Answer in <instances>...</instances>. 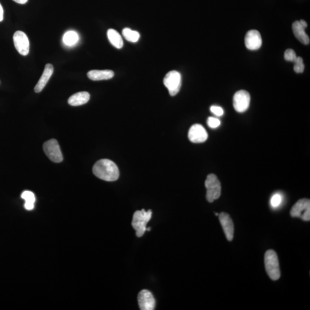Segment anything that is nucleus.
<instances>
[{
    "instance_id": "f257e3e1",
    "label": "nucleus",
    "mask_w": 310,
    "mask_h": 310,
    "mask_svg": "<svg viewBox=\"0 0 310 310\" xmlns=\"http://www.w3.org/2000/svg\"><path fill=\"white\" fill-rule=\"evenodd\" d=\"M95 175L107 182L117 180L119 176L118 168L116 164L109 159H101L97 162L93 168Z\"/></svg>"
},
{
    "instance_id": "f03ea898",
    "label": "nucleus",
    "mask_w": 310,
    "mask_h": 310,
    "mask_svg": "<svg viewBox=\"0 0 310 310\" xmlns=\"http://www.w3.org/2000/svg\"><path fill=\"white\" fill-rule=\"evenodd\" d=\"M151 210L146 212L144 209L137 211L134 213L132 219V226L136 231V235L137 237L143 236L147 231V225L152 218Z\"/></svg>"
},
{
    "instance_id": "7ed1b4c3",
    "label": "nucleus",
    "mask_w": 310,
    "mask_h": 310,
    "mask_svg": "<svg viewBox=\"0 0 310 310\" xmlns=\"http://www.w3.org/2000/svg\"><path fill=\"white\" fill-rule=\"evenodd\" d=\"M265 267L268 274L273 280H278L280 277V270L278 257L275 252L269 250L264 257Z\"/></svg>"
},
{
    "instance_id": "20e7f679",
    "label": "nucleus",
    "mask_w": 310,
    "mask_h": 310,
    "mask_svg": "<svg viewBox=\"0 0 310 310\" xmlns=\"http://www.w3.org/2000/svg\"><path fill=\"white\" fill-rule=\"evenodd\" d=\"M205 185L207 190L206 199L210 203L218 199L221 195V183L217 176L211 174L207 176Z\"/></svg>"
},
{
    "instance_id": "39448f33",
    "label": "nucleus",
    "mask_w": 310,
    "mask_h": 310,
    "mask_svg": "<svg viewBox=\"0 0 310 310\" xmlns=\"http://www.w3.org/2000/svg\"><path fill=\"white\" fill-rule=\"evenodd\" d=\"M163 83L169 90L170 95L175 96L179 92L182 86L181 74L177 71H171L164 77Z\"/></svg>"
},
{
    "instance_id": "423d86ee",
    "label": "nucleus",
    "mask_w": 310,
    "mask_h": 310,
    "mask_svg": "<svg viewBox=\"0 0 310 310\" xmlns=\"http://www.w3.org/2000/svg\"><path fill=\"white\" fill-rule=\"evenodd\" d=\"M290 214L292 217L300 218L303 221L310 220V201L309 199L303 198L292 206Z\"/></svg>"
},
{
    "instance_id": "0eeeda50",
    "label": "nucleus",
    "mask_w": 310,
    "mask_h": 310,
    "mask_svg": "<svg viewBox=\"0 0 310 310\" xmlns=\"http://www.w3.org/2000/svg\"><path fill=\"white\" fill-rule=\"evenodd\" d=\"M43 150L53 162L59 163L63 161V155L57 140L51 139L46 141L43 144Z\"/></svg>"
},
{
    "instance_id": "6e6552de",
    "label": "nucleus",
    "mask_w": 310,
    "mask_h": 310,
    "mask_svg": "<svg viewBox=\"0 0 310 310\" xmlns=\"http://www.w3.org/2000/svg\"><path fill=\"white\" fill-rule=\"evenodd\" d=\"M251 96L246 90H241L235 93L233 97L234 108L238 113H244L250 107Z\"/></svg>"
},
{
    "instance_id": "1a4fd4ad",
    "label": "nucleus",
    "mask_w": 310,
    "mask_h": 310,
    "mask_svg": "<svg viewBox=\"0 0 310 310\" xmlns=\"http://www.w3.org/2000/svg\"><path fill=\"white\" fill-rule=\"evenodd\" d=\"M14 43L16 49L21 56H26L30 52V41L24 32L18 31L14 35Z\"/></svg>"
},
{
    "instance_id": "9d476101",
    "label": "nucleus",
    "mask_w": 310,
    "mask_h": 310,
    "mask_svg": "<svg viewBox=\"0 0 310 310\" xmlns=\"http://www.w3.org/2000/svg\"><path fill=\"white\" fill-rule=\"evenodd\" d=\"M137 300L141 310H153L155 309L156 301L150 291L141 290L138 293Z\"/></svg>"
},
{
    "instance_id": "9b49d317",
    "label": "nucleus",
    "mask_w": 310,
    "mask_h": 310,
    "mask_svg": "<svg viewBox=\"0 0 310 310\" xmlns=\"http://www.w3.org/2000/svg\"><path fill=\"white\" fill-rule=\"evenodd\" d=\"M188 137L192 143H202L208 139V134L202 125L196 124L189 129Z\"/></svg>"
},
{
    "instance_id": "f8f14e48",
    "label": "nucleus",
    "mask_w": 310,
    "mask_h": 310,
    "mask_svg": "<svg viewBox=\"0 0 310 310\" xmlns=\"http://www.w3.org/2000/svg\"><path fill=\"white\" fill-rule=\"evenodd\" d=\"M262 42L260 32L257 30L249 31L245 38V46L248 50L254 51L259 49Z\"/></svg>"
},
{
    "instance_id": "ddd939ff",
    "label": "nucleus",
    "mask_w": 310,
    "mask_h": 310,
    "mask_svg": "<svg viewBox=\"0 0 310 310\" xmlns=\"http://www.w3.org/2000/svg\"><path fill=\"white\" fill-rule=\"evenodd\" d=\"M308 27V24L303 20L296 21L292 24V31L297 39L303 44L310 43V38L306 33L305 29Z\"/></svg>"
},
{
    "instance_id": "4468645a",
    "label": "nucleus",
    "mask_w": 310,
    "mask_h": 310,
    "mask_svg": "<svg viewBox=\"0 0 310 310\" xmlns=\"http://www.w3.org/2000/svg\"><path fill=\"white\" fill-rule=\"evenodd\" d=\"M219 219L228 240L232 241L234 236V228L233 222H232L230 215L227 213H221L219 215Z\"/></svg>"
},
{
    "instance_id": "2eb2a0df",
    "label": "nucleus",
    "mask_w": 310,
    "mask_h": 310,
    "mask_svg": "<svg viewBox=\"0 0 310 310\" xmlns=\"http://www.w3.org/2000/svg\"><path fill=\"white\" fill-rule=\"evenodd\" d=\"M54 73V67L51 64H47L45 66L44 70L42 76L36 86L34 89L35 92L36 93H40L43 90L45 86L47 85L48 80L50 79L51 77Z\"/></svg>"
},
{
    "instance_id": "dca6fc26",
    "label": "nucleus",
    "mask_w": 310,
    "mask_h": 310,
    "mask_svg": "<svg viewBox=\"0 0 310 310\" xmlns=\"http://www.w3.org/2000/svg\"><path fill=\"white\" fill-rule=\"evenodd\" d=\"M88 77L90 79L97 81V80H108L112 78L115 73L112 70H91L88 73Z\"/></svg>"
},
{
    "instance_id": "f3484780",
    "label": "nucleus",
    "mask_w": 310,
    "mask_h": 310,
    "mask_svg": "<svg viewBox=\"0 0 310 310\" xmlns=\"http://www.w3.org/2000/svg\"><path fill=\"white\" fill-rule=\"evenodd\" d=\"M90 94L86 92H81L74 94L71 96L68 103L71 106H78L85 104L89 101Z\"/></svg>"
},
{
    "instance_id": "a211bd4d",
    "label": "nucleus",
    "mask_w": 310,
    "mask_h": 310,
    "mask_svg": "<svg viewBox=\"0 0 310 310\" xmlns=\"http://www.w3.org/2000/svg\"><path fill=\"white\" fill-rule=\"evenodd\" d=\"M108 39L116 48L120 49L124 46L123 40L120 35L114 29H109L107 32Z\"/></svg>"
},
{
    "instance_id": "6ab92c4d",
    "label": "nucleus",
    "mask_w": 310,
    "mask_h": 310,
    "mask_svg": "<svg viewBox=\"0 0 310 310\" xmlns=\"http://www.w3.org/2000/svg\"><path fill=\"white\" fill-rule=\"evenodd\" d=\"M21 198L25 200V203L24 208L27 211H32L34 208V203L35 202V194L30 191H25L22 193Z\"/></svg>"
},
{
    "instance_id": "aec40b11",
    "label": "nucleus",
    "mask_w": 310,
    "mask_h": 310,
    "mask_svg": "<svg viewBox=\"0 0 310 310\" xmlns=\"http://www.w3.org/2000/svg\"><path fill=\"white\" fill-rule=\"evenodd\" d=\"M79 40L78 35L73 31H68L64 35L63 41L67 46H72L76 44Z\"/></svg>"
},
{
    "instance_id": "412c9836",
    "label": "nucleus",
    "mask_w": 310,
    "mask_h": 310,
    "mask_svg": "<svg viewBox=\"0 0 310 310\" xmlns=\"http://www.w3.org/2000/svg\"><path fill=\"white\" fill-rule=\"evenodd\" d=\"M122 34H123L126 40L132 42V43L138 41L140 37V34L137 31L132 30L131 29L128 28L124 29L122 31Z\"/></svg>"
},
{
    "instance_id": "4be33fe9",
    "label": "nucleus",
    "mask_w": 310,
    "mask_h": 310,
    "mask_svg": "<svg viewBox=\"0 0 310 310\" xmlns=\"http://www.w3.org/2000/svg\"><path fill=\"white\" fill-rule=\"evenodd\" d=\"M293 63H294L293 70L296 73H302L304 72L305 64L303 63V60L302 57H297L296 60Z\"/></svg>"
},
{
    "instance_id": "5701e85b",
    "label": "nucleus",
    "mask_w": 310,
    "mask_h": 310,
    "mask_svg": "<svg viewBox=\"0 0 310 310\" xmlns=\"http://www.w3.org/2000/svg\"><path fill=\"white\" fill-rule=\"evenodd\" d=\"M282 202V196L279 194H274L271 199V205L272 208H276L279 207Z\"/></svg>"
},
{
    "instance_id": "b1692460",
    "label": "nucleus",
    "mask_w": 310,
    "mask_h": 310,
    "mask_svg": "<svg viewBox=\"0 0 310 310\" xmlns=\"http://www.w3.org/2000/svg\"><path fill=\"white\" fill-rule=\"evenodd\" d=\"M297 58L295 52L292 49H288L284 53V59L289 62H293Z\"/></svg>"
},
{
    "instance_id": "393cba45",
    "label": "nucleus",
    "mask_w": 310,
    "mask_h": 310,
    "mask_svg": "<svg viewBox=\"0 0 310 310\" xmlns=\"http://www.w3.org/2000/svg\"><path fill=\"white\" fill-rule=\"evenodd\" d=\"M208 125L210 128H216L221 125V121L218 118L209 117L208 119Z\"/></svg>"
},
{
    "instance_id": "a878e982",
    "label": "nucleus",
    "mask_w": 310,
    "mask_h": 310,
    "mask_svg": "<svg viewBox=\"0 0 310 310\" xmlns=\"http://www.w3.org/2000/svg\"><path fill=\"white\" fill-rule=\"evenodd\" d=\"M211 111L213 113V114L215 116H218V117H220L224 114V111L223 109L220 107V106H212L211 108Z\"/></svg>"
},
{
    "instance_id": "bb28decb",
    "label": "nucleus",
    "mask_w": 310,
    "mask_h": 310,
    "mask_svg": "<svg viewBox=\"0 0 310 310\" xmlns=\"http://www.w3.org/2000/svg\"><path fill=\"white\" fill-rule=\"evenodd\" d=\"M3 19H4V11H3L2 6L0 4V22L3 20Z\"/></svg>"
},
{
    "instance_id": "cd10ccee",
    "label": "nucleus",
    "mask_w": 310,
    "mask_h": 310,
    "mask_svg": "<svg viewBox=\"0 0 310 310\" xmlns=\"http://www.w3.org/2000/svg\"><path fill=\"white\" fill-rule=\"evenodd\" d=\"M16 3H18V4H25L27 2L28 0H13Z\"/></svg>"
}]
</instances>
